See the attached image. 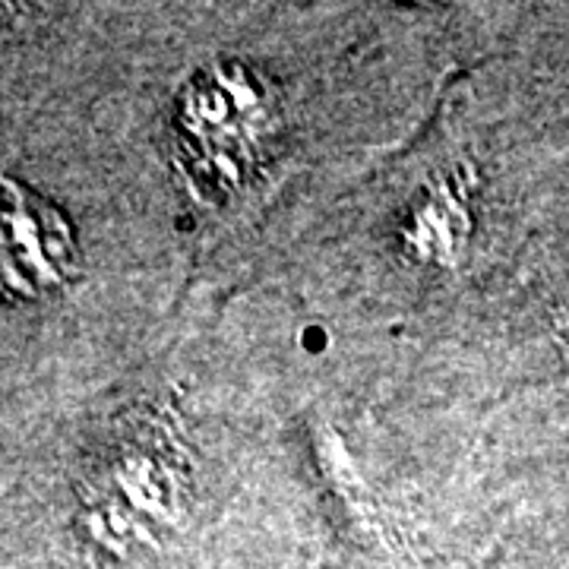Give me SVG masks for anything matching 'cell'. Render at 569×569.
I'll list each match as a JSON object with an SVG mask.
<instances>
[{"label": "cell", "instance_id": "2", "mask_svg": "<svg viewBox=\"0 0 569 569\" xmlns=\"http://www.w3.org/2000/svg\"><path fill=\"white\" fill-rule=\"evenodd\" d=\"M190 478L162 425H123L96 456L82 488L86 535L102 548H133L178 522Z\"/></svg>", "mask_w": 569, "mask_h": 569}, {"label": "cell", "instance_id": "4", "mask_svg": "<svg viewBox=\"0 0 569 569\" xmlns=\"http://www.w3.org/2000/svg\"><path fill=\"white\" fill-rule=\"evenodd\" d=\"M468 197L462 183L443 181L427 187V193L415 203V212L406 222V247L421 260H449L452 247L447 234L462 244L468 234Z\"/></svg>", "mask_w": 569, "mask_h": 569}, {"label": "cell", "instance_id": "1", "mask_svg": "<svg viewBox=\"0 0 569 569\" xmlns=\"http://www.w3.org/2000/svg\"><path fill=\"white\" fill-rule=\"evenodd\" d=\"M279 99L244 61H219L183 82L174 104V162L203 200H222L266 162Z\"/></svg>", "mask_w": 569, "mask_h": 569}, {"label": "cell", "instance_id": "3", "mask_svg": "<svg viewBox=\"0 0 569 569\" xmlns=\"http://www.w3.org/2000/svg\"><path fill=\"white\" fill-rule=\"evenodd\" d=\"M3 291L13 301L58 295L82 272L77 234L58 206L3 178Z\"/></svg>", "mask_w": 569, "mask_h": 569}]
</instances>
